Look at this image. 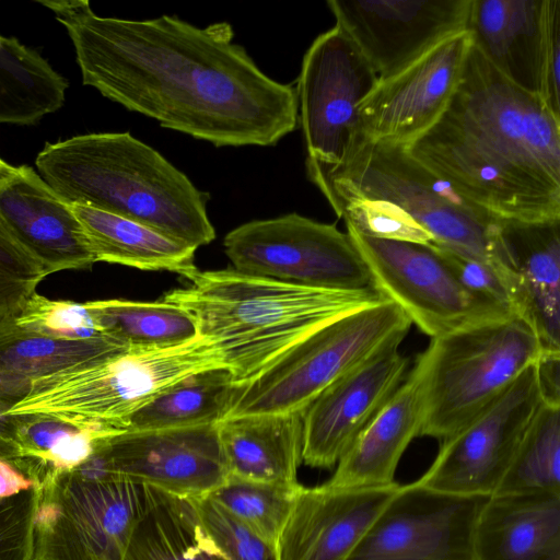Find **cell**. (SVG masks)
Here are the masks:
<instances>
[{
    "mask_svg": "<svg viewBox=\"0 0 560 560\" xmlns=\"http://www.w3.org/2000/svg\"><path fill=\"white\" fill-rule=\"evenodd\" d=\"M240 385L231 372L212 368L172 384L127 421L128 431H151L218 424L228 416Z\"/></svg>",
    "mask_w": 560,
    "mask_h": 560,
    "instance_id": "cell-29",
    "label": "cell"
},
{
    "mask_svg": "<svg viewBox=\"0 0 560 560\" xmlns=\"http://www.w3.org/2000/svg\"><path fill=\"white\" fill-rule=\"evenodd\" d=\"M329 205L336 214L345 220L347 228L361 235L420 244L433 242L429 232L398 207L386 201L359 196H340L332 199Z\"/></svg>",
    "mask_w": 560,
    "mask_h": 560,
    "instance_id": "cell-35",
    "label": "cell"
},
{
    "mask_svg": "<svg viewBox=\"0 0 560 560\" xmlns=\"http://www.w3.org/2000/svg\"><path fill=\"white\" fill-rule=\"evenodd\" d=\"M537 362L487 408L444 439L431 466L412 485L444 494L493 495L542 402Z\"/></svg>",
    "mask_w": 560,
    "mask_h": 560,
    "instance_id": "cell-13",
    "label": "cell"
},
{
    "mask_svg": "<svg viewBox=\"0 0 560 560\" xmlns=\"http://www.w3.org/2000/svg\"><path fill=\"white\" fill-rule=\"evenodd\" d=\"M539 96L560 119V0H547Z\"/></svg>",
    "mask_w": 560,
    "mask_h": 560,
    "instance_id": "cell-41",
    "label": "cell"
},
{
    "mask_svg": "<svg viewBox=\"0 0 560 560\" xmlns=\"http://www.w3.org/2000/svg\"><path fill=\"white\" fill-rule=\"evenodd\" d=\"M494 494L560 495V406L540 404Z\"/></svg>",
    "mask_w": 560,
    "mask_h": 560,
    "instance_id": "cell-33",
    "label": "cell"
},
{
    "mask_svg": "<svg viewBox=\"0 0 560 560\" xmlns=\"http://www.w3.org/2000/svg\"><path fill=\"white\" fill-rule=\"evenodd\" d=\"M47 276L0 214V322L14 318Z\"/></svg>",
    "mask_w": 560,
    "mask_h": 560,
    "instance_id": "cell-37",
    "label": "cell"
},
{
    "mask_svg": "<svg viewBox=\"0 0 560 560\" xmlns=\"http://www.w3.org/2000/svg\"><path fill=\"white\" fill-rule=\"evenodd\" d=\"M560 557V495L493 494L474 536V560H553Z\"/></svg>",
    "mask_w": 560,
    "mask_h": 560,
    "instance_id": "cell-24",
    "label": "cell"
},
{
    "mask_svg": "<svg viewBox=\"0 0 560 560\" xmlns=\"http://www.w3.org/2000/svg\"><path fill=\"white\" fill-rule=\"evenodd\" d=\"M129 350L108 335L67 340L21 328L14 318L0 322V401L12 407L27 395L37 378L98 364Z\"/></svg>",
    "mask_w": 560,
    "mask_h": 560,
    "instance_id": "cell-25",
    "label": "cell"
},
{
    "mask_svg": "<svg viewBox=\"0 0 560 560\" xmlns=\"http://www.w3.org/2000/svg\"><path fill=\"white\" fill-rule=\"evenodd\" d=\"M100 329L130 349H166L198 337L194 317L166 300L137 302L120 299L85 302Z\"/></svg>",
    "mask_w": 560,
    "mask_h": 560,
    "instance_id": "cell-32",
    "label": "cell"
},
{
    "mask_svg": "<svg viewBox=\"0 0 560 560\" xmlns=\"http://www.w3.org/2000/svg\"><path fill=\"white\" fill-rule=\"evenodd\" d=\"M38 495L35 486L0 499V560H33Z\"/></svg>",
    "mask_w": 560,
    "mask_h": 560,
    "instance_id": "cell-39",
    "label": "cell"
},
{
    "mask_svg": "<svg viewBox=\"0 0 560 560\" xmlns=\"http://www.w3.org/2000/svg\"><path fill=\"white\" fill-rule=\"evenodd\" d=\"M488 498L401 485L348 560H474L475 526Z\"/></svg>",
    "mask_w": 560,
    "mask_h": 560,
    "instance_id": "cell-14",
    "label": "cell"
},
{
    "mask_svg": "<svg viewBox=\"0 0 560 560\" xmlns=\"http://www.w3.org/2000/svg\"><path fill=\"white\" fill-rule=\"evenodd\" d=\"M19 173V166H13L0 158V188L11 182Z\"/></svg>",
    "mask_w": 560,
    "mask_h": 560,
    "instance_id": "cell-45",
    "label": "cell"
},
{
    "mask_svg": "<svg viewBox=\"0 0 560 560\" xmlns=\"http://www.w3.org/2000/svg\"><path fill=\"white\" fill-rule=\"evenodd\" d=\"M471 45V33L463 31L378 82L359 105L361 137L408 143L430 129L457 90Z\"/></svg>",
    "mask_w": 560,
    "mask_h": 560,
    "instance_id": "cell-17",
    "label": "cell"
},
{
    "mask_svg": "<svg viewBox=\"0 0 560 560\" xmlns=\"http://www.w3.org/2000/svg\"><path fill=\"white\" fill-rule=\"evenodd\" d=\"M472 0H329L339 25L383 82L467 30Z\"/></svg>",
    "mask_w": 560,
    "mask_h": 560,
    "instance_id": "cell-15",
    "label": "cell"
},
{
    "mask_svg": "<svg viewBox=\"0 0 560 560\" xmlns=\"http://www.w3.org/2000/svg\"><path fill=\"white\" fill-rule=\"evenodd\" d=\"M377 84L368 59L337 24L306 50L295 90L306 174L315 186L347 161L361 136L359 105Z\"/></svg>",
    "mask_w": 560,
    "mask_h": 560,
    "instance_id": "cell-10",
    "label": "cell"
},
{
    "mask_svg": "<svg viewBox=\"0 0 560 560\" xmlns=\"http://www.w3.org/2000/svg\"><path fill=\"white\" fill-rule=\"evenodd\" d=\"M407 151L502 220H560V119L471 45L442 117Z\"/></svg>",
    "mask_w": 560,
    "mask_h": 560,
    "instance_id": "cell-2",
    "label": "cell"
},
{
    "mask_svg": "<svg viewBox=\"0 0 560 560\" xmlns=\"http://www.w3.org/2000/svg\"><path fill=\"white\" fill-rule=\"evenodd\" d=\"M542 353L533 328L516 315L431 338L411 369L423 402L420 436L455 433Z\"/></svg>",
    "mask_w": 560,
    "mask_h": 560,
    "instance_id": "cell-6",
    "label": "cell"
},
{
    "mask_svg": "<svg viewBox=\"0 0 560 560\" xmlns=\"http://www.w3.org/2000/svg\"><path fill=\"white\" fill-rule=\"evenodd\" d=\"M229 476L298 485L303 452V412L252 415L218 424Z\"/></svg>",
    "mask_w": 560,
    "mask_h": 560,
    "instance_id": "cell-26",
    "label": "cell"
},
{
    "mask_svg": "<svg viewBox=\"0 0 560 560\" xmlns=\"http://www.w3.org/2000/svg\"><path fill=\"white\" fill-rule=\"evenodd\" d=\"M38 491L33 560H122L149 487L67 471Z\"/></svg>",
    "mask_w": 560,
    "mask_h": 560,
    "instance_id": "cell-9",
    "label": "cell"
},
{
    "mask_svg": "<svg viewBox=\"0 0 560 560\" xmlns=\"http://www.w3.org/2000/svg\"><path fill=\"white\" fill-rule=\"evenodd\" d=\"M218 424L124 430L103 439L100 450L115 476L178 497L200 498L229 477Z\"/></svg>",
    "mask_w": 560,
    "mask_h": 560,
    "instance_id": "cell-16",
    "label": "cell"
},
{
    "mask_svg": "<svg viewBox=\"0 0 560 560\" xmlns=\"http://www.w3.org/2000/svg\"><path fill=\"white\" fill-rule=\"evenodd\" d=\"M560 353H542L537 362L542 401L560 406Z\"/></svg>",
    "mask_w": 560,
    "mask_h": 560,
    "instance_id": "cell-42",
    "label": "cell"
},
{
    "mask_svg": "<svg viewBox=\"0 0 560 560\" xmlns=\"http://www.w3.org/2000/svg\"><path fill=\"white\" fill-rule=\"evenodd\" d=\"M400 488L301 486L276 544L279 560H348Z\"/></svg>",
    "mask_w": 560,
    "mask_h": 560,
    "instance_id": "cell-19",
    "label": "cell"
},
{
    "mask_svg": "<svg viewBox=\"0 0 560 560\" xmlns=\"http://www.w3.org/2000/svg\"><path fill=\"white\" fill-rule=\"evenodd\" d=\"M410 326L390 300L323 325L241 385L225 419L304 412L336 380L376 353L399 347Z\"/></svg>",
    "mask_w": 560,
    "mask_h": 560,
    "instance_id": "cell-8",
    "label": "cell"
},
{
    "mask_svg": "<svg viewBox=\"0 0 560 560\" xmlns=\"http://www.w3.org/2000/svg\"><path fill=\"white\" fill-rule=\"evenodd\" d=\"M35 483L8 460L0 458V499L13 497Z\"/></svg>",
    "mask_w": 560,
    "mask_h": 560,
    "instance_id": "cell-43",
    "label": "cell"
},
{
    "mask_svg": "<svg viewBox=\"0 0 560 560\" xmlns=\"http://www.w3.org/2000/svg\"><path fill=\"white\" fill-rule=\"evenodd\" d=\"M192 501L205 530L228 560H279L276 545L234 517L209 495Z\"/></svg>",
    "mask_w": 560,
    "mask_h": 560,
    "instance_id": "cell-38",
    "label": "cell"
},
{
    "mask_svg": "<svg viewBox=\"0 0 560 560\" xmlns=\"http://www.w3.org/2000/svg\"><path fill=\"white\" fill-rule=\"evenodd\" d=\"M9 408L0 401V458L10 463L15 453L18 417L7 413Z\"/></svg>",
    "mask_w": 560,
    "mask_h": 560,
    "instance_id": "cell-44",
    "label": "cell"
},
{
    "mask_svg": "<svg viewBox=\"0 0 560 560\" xmlns=\"http://www.w3.org/2000/svg\"><path fill=\"white\" fill-rule=\"evenodd\" d=\"M553 560H560V557H558V558H556V559H553Z\"/></svg>",
    "mask_w": 560,
    "mask_h": 560,
    "instance_id": "cell-46",
    "label": "cell"
},
{
    "mask_svg": "<svg viewBox=\"0 0 560 560\" xmlns=\"http://www.w3.org/2000/svg\"><path fill=\"white\" fill-rule=\"evenodd\" d=\"M500 240L515 315L533 328L544 353H560V220H503Z\"/></svg>",
    "mask_w": 560,
    "mask_h": 560,
    "instance_id": "cell-21",
    "label": "cell"
},
{
    "mask_svg": "<svg viewBox=\"0 0 560 560\" xmlns=\"http://www.w3.org/2000/svg\"><path fill=\"white\" fill-rule=\"evenodd\" d=\"M66 28L82 82L162 127L215 147L276 145L298 128L295 88L265 74L230 23L97 15L88 0H37Z\"/></svg>",
    "mask_w": 560,
    "mask_h": 560,
    "instance_id": "cell-1",
    "label": "cell"
},
{
    "mask_svg": "<svg viewBox=\"0 0 560 560\" xmlns=\"http://www.w3.org/2000/svg\"><path fill=\"white\" fill-rule=\"evenodd\" d=\"M35 165L70 205L132 220L195 248L215 238L207 194L129 132H92L47 142Z\"/></svg>",
    "mask_w": 560,
    "mask_h": 560,
    "instance_id": "cell-4",
    "label": "cell"
},
{
    "mask_svg": "<svg viewBox=\"0 0 560 560\" xmlns=\"http://www.w3.org/2000/svg\"><path fill=\"white\" fill-rule=\"evenodd\" d=\"M423 402L418 380L405 381L357 436L325 482L335 488H372L395 483L399 460L411 441L420 436Z\"/></svg>",
    "mask_w": 560,
    "mask_h": 560,
    "instance_id": "cell-23",
    "label": "cell"
},
{
    "mask_svg": "<svg viewBox=\"0 0 560 560\" xmlns=\"http://www.w3.org/2000/svg\"><path fill=\"white\" fill-rule=\"evenodd\" d=\"M316 187L328 202L359 196L398 207L431 234V244L493 267L509 288L511 271L500 240L503 220L411 155L404 143L359 137L347 161Z\"/></svg>",
    "mask_w": 560,
    "mask_h": 560,
    "instance_id": "cell-5",
    "label": "cell"
},
{
    "mask_svg": "<svg viewBox=\"0 0 560 560\" xmlns=\"http://www.w3.org/2000/svg\"><path fill=\"white\" fill-rule=\"evenodd\" d=\"M373 285L434 338L512 316L464 289L430 244L374 238L347 228Z\"/></svg>",
    "mask_w": 560,
    "mask_h": 560,
    "instance_id": "cell-12",
    "label": "cell"
},
{
    "mask_svg": "<svg viewBox=\"0 0 560 560\" xmlns=\"http://www.w3.org/2000/svg\"><path fill=\"white\" fill-rule=\"evenodd\" d=\"M67 88L39 52L0 35V124H37L63 105Z\"/></svg>",
    "mask_w": 560,
    "mask_h": 560,
    "instance_id": "cell-31",
    "label": "cell"
},
{
    "mask_svg": "<svg viewBox=\"0 0 560 560\" xmlns=\"http://www.w3.org/2000/svg\"><path fill=\"white\" fill-rule=\"evenodd\" d=\"M302 485H277L229 476L209 497L276 545Z\"/></svg>",
    "mask_w": 560,
    "mask_h": 560,
    "instance_id": "cell-34",
    "label": "cell"
},
{
    "mask_svg": "<svg viewBox=\"0 0 560 560\" xmlns=\"http://www.w3.org/2000/svg\"><path fill=\"white\" fill-rule=\"evenodd\" d=\"M220 366L215 349L199 336L173 348L130 349L98 364L35 380L7 413L47 415L73 424L126 430L128 419L165 388Z\"/></svg>",
    "mask_w": 560,
    "mask_h": 560,
    "instance_id": "cell-7",
    "label": "cell"
},
{
    "mask_svg": "<svg viewBox=\"0 0 560 560\" xmlns=\"http://www.w3.org/2000/svg\"><path fill=\"white\" fill-rule=\"evenodd\" d=\"M16 417L15 453L10 463L37 488L82 464L102 439L124 431L73 424L47 415Z\"/></svg>",
    "mask_w": 560,
    "mask_h": 560,
    "instance_id": "cell-30",
    "label": "cell"
},
{
    "mask_svg": "<svg viewBox=\"0 0 560 560\" xmlns=\"http://www.w3.org/2000/svg\"><path fill=\"white\" fill-rule=\"evenodd\" d=\"M408 359L387 348L326 387L303 412L302 462L332 468L407 376Z\"/></svg>",
    "mask_w": 560,
    "mask_h": 560,
    "instance_id": "cell-18",
    "label": "cell"
},
{
    "mask_svg": "<svg viewBox=\"0 0 560 560\" xmlns=\"http://www.w3.org/2000/svg\"><path fill=\"white\" fill-rule=\"evenodd\" d=\"M223 247L242 273L319 289L373 287L348 233L298 213L244 223L225 235Z\"/></svg>",
    "mask_w": 560,
    "mask_h": 560,
    "instance_id": "cell-11",
    "label": "cell"
},
{
    "mask_svg": "<svg viewBox=\"0 0 560 560\" xmlns=\"http://www.w3.org/2000/svg\"><path fill=\"white\" fill-rule=\"evenodd\" d=\"M16 326L58 339L85 340L104 334L84 303L51 300L35 292L14 317Z\"/></svg>",
    "mask_w": 560,
    "mask_h": 560,
    "instance_id": "cell-36",
    "label": "cell"
},
{
    "mask_svg": "<svg viewBox=\"0 0 560 560\" xmlns=\"http://www.w3.org/2000/svg\"><path fill=\"white\" fill-rule=\"evenodd\" d=\"M430 245L439 253L465 290L476 298L515 315L506 283L493 267L448 248Z\"/></svg>",
    "mask_w": 560,
    "mask_h": 560,
    "instance_id": "cell-40",
    "label": "cell"
},
{
    "mask_svg": "<svg viewBox=\"0 0 560 560\" xmlns=\"http://www.w3.org/2000/svg\"><path fill=\"white\" fill-rule=\"evenodd\" d=\"M163 299L187 311L198 336L244 385L323 325L388 300L376 287L332 290L295 285L234 269L198 270Z\"/></svg>",
    "mask_w": 560,
    "mask_h": 560,
    "instance_id": "cell-3",
    "label": "cell"
},
{
    "mask_svg": "<svg viewBox=\"0 0 560 560\" xmlns=\"http://www.w3.org/2000/svg\"><path fill=\"white\" fill-rule=\"evenodd\" d=\"M547 0H472L474 45L508 80L539 95Z\"/></svg>",
    "mask_w": 560,
    "mask_h": 560,
    "instance_id": "cell-22",
    "label": "cell"
},
{
    "mask_svg": "<svg viewBox=\"0 0 560 560\" xmlns=\"http://www.w3.org/2000/svg\"><path fill=\"white\" fill-rule=\"evenodd\" d=\"M0 214L47 275L84 269L95 260L72 206L27 165L0 188Z\"/></svg>",
    "mask_w": 560,
    "mask_h": 560,
    "instance_id": "cell-20",
    "label": "cell"
},
{
    "mask_svg": "<svg viewBox=\"0 0 560 560\" xmlns=\"http://www.w3.org/2000/svg\"><path fill=\"white\" fill-rule=\"evenodd\" d=\"M95 262L140 270L172 271L189 280L197 271V248L132 220L89 206L71 205Z\"/></svg>",
    "mask_w": 560,
    "mask_h": 560,
    "instance_id": "cell-27",
    "label": "cell"
},
{
    "mask_svg": "<svg viewBox=\"0 0 560 560\" xmlns=\"http://www.w3.org/2000/svg\"><path fill=\"white\" fill-rule=\"evenodd\" d=\"M122 560H228L205 530L191 498L149 487Z\"/></svg>",
    "mask_w": 560,
    "mask_h": 560,
    "instance_id": "cell-28",
    "label": "cell"
}]
</instances>
